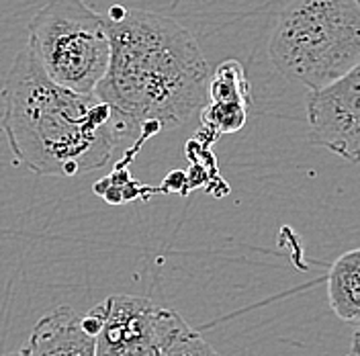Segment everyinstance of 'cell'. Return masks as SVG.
Returning a JSON list of instances; mask_svg holds the SVG:
<instances>
[{
	"label": "cell",
	"mask_w": 360,
	"mask_h": 356,
	"mask_svg": "<svg viewBox=\"0 0 360 356\" xmlns=\"http://www.w3.org/2000/svg\"><path fill=\"white\" fill-rule=\"evenodd\" d=\"M352 352H354V355H360V330L354 334V338H352Z\"/></svg>",
	"instance_id": "7c38bea8"
},
{
	"label": "cell",
	"mask_w": 360,
	"mask_h": 356,
	"mask_svg": "<svg viewBox=\"0 0 360 356\" xmlns=\"http://www.w3.org/2000/svg\"><path fill=\"white\" fill-rule=\"evenodd\" d=\"M103 307L105 322L96 334V356H160L166 307L135 295L107 297Z\"/></svg>",
	"instance_id": "8992f818"
},
{
	"label": "cell",
	"mask_w": 360,
	"mask_h": 356,
	"mask_svg": "<svg viewBox=\"0 0 360 356\" xmlns=\"http://www.w3.org/2000/svg\"><path fill=\"white\" fill-rule=\"evenodd\" d=\"M27 45L51 80L76 92H94L111 62L105 15L82 0H47L29 23Z\"/></svg>",
	"instance_id": "277c9868"
},
{
	"label": "cell",
	"mask_w": 360,
	"mask_h": 356,
	"mask_svg": "<svg viewBox=\"0 0 360 356\" xmlns=\"http://www.w3.org/2000/svg\"><path fill=\"white\" fill-rule=\"evenodd\" d=\"M111 62L96 96L135 123L143 137L179 127L209 101L211 66L174 19L112 4L105 15Z\"/></svg>",
	"instance_id": "7a4b0ae2"
},
{
	"label": "cell",
	"mask_w": 360,
	"mask_h": 356,
	"mask_svg": "<svg viewBox=\"0 0 360 356\" xmlns=\"http://www.w3.org/2000/svg\"><path fill=\"white\" fill-rule=\"evenodd\" d=\"M27 350L29 356H96V336L82 326V315L62 305L35 324Z\"/></svg>",
	"instance_id": "52a82bcc"
},
{
	"label": "cell",
	"mask_w": 360,
	"mask_h": 356,
	"mask_svg": "<svg viewBox=\"0 0 360 356\" xmlns=\"http://www.w3.org/2000/svg\"><path fill=\"white\" fill-rule=\"evenodd\" d=\"M328 299L342 322H360V248L342 254L328 274Z\"/></svg>",
	"instance_id": "ba28073f"
},
{
	"label": "cell",
	"mask_w": 360,
	"mask_h": 356,
	"mask_svg": "<svg viewBox=\"0 0 360 356\" xmlns=\"http://www.w3.org/2000/svg\"><path fill=\"white\" fill-rule=\"evenodd\" d=\"M209 101L211 103H238L250 107L252 92L244 66L238 60H227L211 72L209 80Z\"/></svg>",
	"instance_id": "30bf717a"
},
{
	"label": "cell",
	"mask_w": 360,
	"mask_h": 356,
	"mask_svg": "<svg viewBox=\"0 0 360 356\" xmlns=\"http://www.w3.org/2000/svg\"><path fill=\"white\" fill-rule=\"evenodd\" d=\"M248 107L238 103H211L201 111L202 125L213 135L233 134L246 125Z\"/></svg>",
	"instance_id": "8fae6325"
},
{
	"label": "cell",
	"mask_w": 360,
	"mask_h": 356,
	"mask_svg": "<svg viewBox=\"0 0 360 356\" xmlns=\"http://www.w3.org/2000/svg\"><path fill=\"white\" fill-rule=\"evenodd\" d=\"M160 356H221L180 313L166 310L162 317Z\"/></svg>",
	"instance_id": "9c48e42d"
},
{
	"label": "cell",
	"mask_w": 360,
	"mask_h": 356,
	"mask_svg": "<svg viewBox=\"0 0 360 356\" xmlns=\"http://www.w3.org/2000/svg\"><path fill=\"white\" fill-rule=\"evenodd\" d=\"M350 356H360V355H354V352H352V355H350Z\"/></svg>",
	"instance_id": "4fadbf2b"
},
{
	"label": "cell",
	"mask_w": 360,
	"mask_h": 356,
	"mask_svg": "<svg viewBox=\"0 0 360 356\" xmlns=\"http://www.w3.org/2000/svg\"><path fill=\"white\" fill-rule=\"evenodd\" d=\"M2 129L17 164L39 177H78L105 166L119 141L141 129L96 92L47 76L33 49L17 53L2 84Z\"/></svg>",
	"instance_id": "6da1fadb"
},
{
	"label": "cell",
	"mask_w": 360,
	"mask_h": 356,
	"mask_svg": "<svg viewBox=\"0 0 360 356\" xmlns=\"http://www.w3.org/2000/svg\"><path fill=\"white\" fill-rule=\"evenodd\" d=\"M274 68L309 90L323 89L360 62V0H291L270 31Z\"/></svg>",
	"instance_id": "3957f363"
},
{
	"label": "cell",
	"mask_w": 360,
	"mask_h": 356,
	"mask_svg": "<svg viewBox=\"0 0 360 356\" xmlns=\"http://www.w3.org/2000/svg\"><path fill=\"white\" fill-rule=\"evenodd\" d=\"M309 141L348 162H360V62L348 74L307 94Z\"/></svg>",
	"instance_id": "5b68a950"
}]
</instances>
